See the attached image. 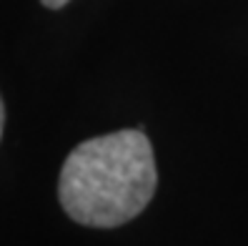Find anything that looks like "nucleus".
Returning a JSON list of instances; mask_svg holds the SVG:
<instances>
[{
  "label": "nucleus",
  "instance_id": "f257e3e1",
  "mask_svg": "<svg viewBox=\"0 0 248 246\" xmlns=\"http://www.w3.org/2000/svg\"><path fill=\"white\" fill-rule=\"evenodd\" d=\"M155 158L140 131L83 141L65 158L58 196L73 221L113 229L148 206L155 194Z\"/></svg>",
  "mask_w": 248,
  "mask_h": 246
},
{
  "label": "nucleus",
  "instance_id": "f03ea898",
  "mask_svg": "<svg viewBox=\"0 0 248 246\" xmlns=\"http://www.w3.org/2000/svg\"><path fill=\"white\" fill-rule=\"evenodd\" d=\"M40 3L46 5V8H63L68 0H40Z\"/></svg>",
  "mask_w": 248,
  "mask_h": 246
},
{
  "label": "nucleus",
  "instance_id": "7ed1b4c3",
  "mask_svg": "<svg viewBox=\"0 0 248 246\" xmlns=\"http://www.w3.org/2000/svg\"><path fill=\"white\" fill-rule=\"evenodd\" d=\"M3 121H5V108H3V100H0V133H3Z\"/></svg>",
  "mask_w": 248,
  "mask_h": 246
}]
</instances>
